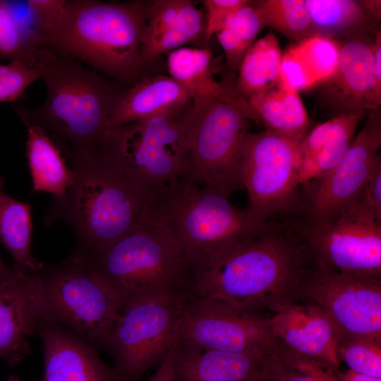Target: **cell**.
I'll use <instances>...</instances> for the list:
<instances>
[{"label":"cell","instance_id":"1","mask_svg":"<svg viewBox=\"0 0 381 381\" xmlns=\"http://www.w3.org/2000/svg\"><path fill=\"white\" fill-rule=\"evenodd\" d=\"M317 268L293 225L276 222L194 272L195 298L274 314L303 301Z\"/></svg>","mask_w":381,"mask_h":381},{"label":"cell","instance_id":"2","mask_svg":"<svg viewBox=\"0 0 381 381\" xmlns=\"http://www.w3.org/2000/svg\"><path fill=\"white\" fill-rule=\"evenodd\" d=\"M32 68L45 83L44 103L13 108L21 120L42 128L72 164L102 162L109 122L123 91L79 62L39 47Z\"/></svg>","mask_w":381,"mask_h":381},{"label":"cell","instance_id":"3","mask_svg":"<svg viewBox=\"0 0 381 381\" xmlns=\"http://www.w3.org/2000/svg\"><path fill=\"white\" fill-rule=\"evenodd\" d=\"M149 5L66 1L41 47L78 59L116 80L133 81L144 66L141 46Z\"/></svg>","mask_w":381,"mask_h":381},{"label":"cell","instance_id":"4","mask_svg":"<svg viewBox=\"0 0 381 381\" xmlns=\"http://www.w3.org/2000/svg\"><path fill=\"white\" fill-rule=\"evenodd\" d=\"M147 219L169 234L191 276L276 223L259 221L226 196L180 177L150 200Z\"/></svg>","mask_w":381,"mask_h":381},{"label":"cell","instance_id":"5","mask_svg":"<svg viewBox=\"0 0 381 381\" xmlns=\"http://www.w3.org/2000/svg\"><path fill=\"white\" fill-rule=\"evenodd\" d=\"M72 169V186L54 198L44 219L47 224L61 220L72 228L75 252H99L146 220L150 198L115 167L98 162Z\"/></svg>","mask_w":381,"mask_h":381},{"label":"cell","instance_id":"6","mask_svg":"<svg viewBox=\"0 0 381 381\" xmlns=\"http://www.w3.org/2000/svg\"><path fill=\"white\" fill-rule=\"evenodd\" d=\"M192 102L182 125L180 178L229 198L242 186L241 148L250 119L219 101Z\"/></svg>","mask_w":381,"mask_h":381},{"label":"cell","instance_id":"7","mask_svg":"<svg viewBox=\"0 0 381 381\" xmlns=\"http://www.w3.org/2000/svg\"><path fill=\"white\" fill-rule=\"evenodd\" d=\"M84 258L123 301L190 289L191 275L178 246L162 227L146 220L103 250Z\"/></svg>","mask_w":381,"mask_h":381},{"label":"cell","instance_id":"8","mask_svg":"<svg viewBox=\"0 0 381 381\" xmlns=\"http://www.w3.org/2000/svg\"><path fill=\"white\" fill-rule=\"evenodd\" d=\"M193 297L185 289L123 301L103 344L119 381H140L161 363L177 341L179 322Z\"/></svg>","mask_w":381,"mask_h":381},{"label":"cell","instance_id":"9","mask_svg":"<svg viewBox=\"0 0 381 381\" xmlns=\"http://www.w3.org/2000/svg\"><path fill=\"white\" fill-rule=\"evenodd\" d=\"M45 322L61 325L94 348L103 346L123 303L119 294L81 256L73 254L38 272Z\"/></svg>","mask_w":381,"mask_h":381},{"label":"cell","instance_id":"10","mask_svg":"<svg viewBox=\"0 0 381 381\" xmlns=\"http://www.w3.org/2000/svg\"><path fill=\"white\" fill-rule=\"evenodd\" d=\"M192 104L111 127L103 162L151 199L181 174L182 125Z\"/></svg>","mask_w":381,"mask_h":381},{"label":"cell","instance_id":"11","mask_svg":"<svg viewBox=\"0 0 381 381\" xmlns=\"http://www.w3.org/2000/svg\"><path fill=\"white\" fill-rule=\"evenodd\" d=\"M306 133L267 129L246 134L241 148V183L248 193L246 208L258 220L270 221L294 206L299 186L298 150Z\"/></svg>","mask_w":381,"mask_h":381},{"label":"cell","instance_id":"12","mask_svg":"<svg viewBox=\"0 0 381 381\" xmlns=\"http://www.w3.org/2000/svg\"><path fill=\"white\" fill-rule=\"evenodd\" d=\"M380 145V107L370 111L362 129L339 162L325 174L303 185L305 223L331 222L351 210L374 170L381 164Z\"/></svg>","mask_w":381,"mask_h":381},{"label":"cell","instance_id":"13","mask_svg":"<svg viewBox=\"0 0 381 381\" xmlns=\"http://www.w3.org/2000/svg\"><path fill=\"white\" fill-rule=\"evenodd\" d=\"M271 315L193 296L179 322L177 341L223 351L274 355L282 343L271 329Z\"/></svg>","mask_w":381,"mask_h":381},{"label":"cell","instance_id":"14","mask_svg":"<svg viewBox=\"0 0 381 381\" xmlns=\"http://www.w3.org/2000/svg\"><path fill=\"white\" fill-rule=\"evenodd\" d=\"M303 300L320 306L341 337L381 339V280L316 269Z\"/></svg>","mask_w":381,"mask_h":381},{"label":"cell","instance_id":"15","mask_svg":"<svg viewBox=\"0 0 381 381\" xmlns=\"http://www.w3.org/2000/svg\"><path fill=\"white\" fill-rule=\"evenodd\" d=\"M293 226L318 270L380 279L381 224L345 214L328 223Z\"/></svg>","mask_w":381,"mask_h":381},{"label":"cell","instance_id":"16","mask_svg":"<svg viewBox=\"0 0 381 381\" xmlns=\"http://www.w3.org/2000/svg\"><path fill=\"white\" fill-rule=\"evenodd\" d=\"M44 322V291L38 272L10 267L0 275V360L18 363L29 350V339Z\"/></svg>","mask_w":381,"mask_h":381},{"label":"cell","instance_id":"17","mask_svg":"<svg viewBox=\"0 0 381 381\" xmlns=\"http://www.w3.org/2000/svg\"><path fill=\"white\" fill-rule=\"evenodd\" d=\"M374 30L344 37L334 73L324 80L325 102L337 115L380 107L381 85L373 64Z\"/></svg>","mask_w":381,"mask_h":381},{"label":"cell","instance_id":"18","mask_svg":"<svg viewBox=\"0 0 381 381\" xmlns=\"http://www.w3.org/2000/svg\"><path fill=\"white\" fill-rule=\"evenodd\" d=\"M274 355L223 351L177 341L175 378L176 381H273Z\"/></svg>","mask_w":381,"mask_h":381},{"label":"cell","instance_id":"19","mask_svg":"<svg viewBox=\"0 0 381 381\" xmlns=\"http://www.w3.org/2000/svg\"><path fill=\"white\" fill-rule=\"evenodd\" d=\"M42 343L44 374L39 381H119L95 348L60 325L44 322L37 329Z\"/></svg>","mask_w":381,"mask_h":381},{"label":"cell","instance_id":"20","mask_svg":"<svg viewBox=\"0 0 381 381\" xmlns=\"http://www.w3.org/2000/svg\"><path fill=\"white\" fill-rule=\"evenodd\" d=\"M272 332L280 342L300 354L324 361L339 369V334L318 305L306 300L286 307L270 317Z\"/></svg>","mask_w":381,"mask_h":381},{"label":"cell","instance_id":"21","mask_svg":"<svg viewBox=\"0 0 381 381\" xmlns=\"http://www.w3.org/2000/svg\"><path fill=\"white\" fill-rule=\"evenodd\" d=\"M367 111L339 114L308 132L298 150L299 186L321 176L341 158Z\"/></svg>","mask_w":381,"mask_h":381},{"label":"cell","instance_id":"22","mask_svg":"<svg viewBox=\"0 0 381 381\" xmlns=\"http://www.w3.org/2000/svg\"><path fill=\"white\" fill-rule=\"evenodd\" d=\"M212 52L207 48L181 47L168 54L169 76L181 83L191 99H212L234 106L250 120H260L248 102L238 94L231 93L212 76L210 64Z\"/></svg>","mask_w":381,"mask_h":381},{"label":"cell","instance_id":"23","mask_svg":"<svg viewBox=\"0 0 381 381\" xmlns=\"http://www.w3.org/2000/svg\"><path fill=\"white\" fill-rule=\"evenodd\" d=\"M191 102L188 90L171 76L157 75L145 78L123 91L109 126L111 128L135 123Z\"/></svg>","mask_w":381,"mask_h":381},{"label":"cell","instance_id":"24","mask_svg":"<svg viewBox=\"0 0 381 381\" xmlns=\"http://www.w3.org/2000/svg\"><path fill=\"white\" fill-rule=\"evenodd\" d=\"M27 128L26 155L35 191L64 196L74 181V171L61 151L40 126L22 120Z\"/></svg>","mask_w":381,"mask_h":381},{"label":"cell","instance_id":"25","mask_svg":"<svg viewBox=\"0 0 381 381\" xmlns=\"http://www.w3.org/2000/svg\"><path fill=\"white\" fill-rule=\"evenodd\" d=\"M248 102L268 130L286 134L308 132L310 120L298 91L282 81Z\"/></svg>","mask_w":381,"mask_h":381},{"label":"cell","instance_id":"26","mask_svg":"<svg viewBox=\"0 0 381 381\" xmlns=\"http://www.w3.org/2000/svg\"><path fill=\"white\" fill-rule=\"evenodd\" d=\"M282 53L277 37L268 33L255 41L238 68V95L247 102L280 81Z\"/></svg>","mask_w":381,"mask_h":381},{"label":"cell","instance_id":"27","mask_svg":"<svg viewBox=\"0 0 381 381\" xmlns=\"http://www.w3.org/2000/svg\"><path fill=\"white\" fill-rule=\"evenodd\" d=\"M31 234L30 205L13 198L0 188V241L12 256L14 267L36 273L44 265L32 255Z\"/></svg>","mask_w":381,"mask_h":381},{"label":"cell","instance_id":"28","mask_svg":"<svg viewBox=\"0 0 381 381\" xmlns=\"http://www.w3.org/2000/svg\"><path fill=\"white\" fill-rule=\"evenodd\" d=\"M315 35L334 39L373 30L372 19L359 1L306 0Z\"/></svg>","mask_w":381,"mask_h":381},{"label":"cell","instance_id":"29","mask_svg":"<svg viewBox=\"0 0 381 381\" xmlns=\"http://www.w3.org/2000/svg\"><path fill=\"white\" fill-rule=\"evenodd\" d=\"M252 2L264 26H269L298 42L315 35L306 0H262Z\"/></svg>","mask_w":381,"mask_h":381},{"label":"cell","instance_id":"30","mask_svg":"<svg viewBox=\"0 0 381 381\" xmlns=\"http://www.w3.org/2000/svg\"><path fill=\"white\" fill-rule=\"evenodd\" d=\"M264 27L259 13L253 2L248 1L216 34L233 70H238L244 56Z\"/></svg>","mask_w":381,"mask_h":381},{"label":"cell","instance_id":"31","mask_svg":"<svg viewBox=\"0 0 381 381\" xmlns=\"http://www.w3.org/2000/svg\"><path fill=\"white\" fill-rule=\"evenodd\" d=\"M205 20L201 11L190 1L182 0L177 16L157 43L143 59L144 66L159 56L203 38Z\"/></svg>","mask_w":381,"mask_h":381},{"label":"cell","instance_id":"32","mask_svg":"<svg viewBox=\"0 0 381 381\" xmlns=\"http://www.w3.org/2000/svg\"><path fill=\"white\" fill-rule=\"evenodd\" d=\"M338 370L324 361L296 353L282 344L274 356V381H339Z\"/></svg>","mask_w":381,"mask_h":381},{"label":"cell","instance_id":"33","mask_svg":"<svg viewBox=\"0 0 381 381\" xmlns=\"http://www.w3.org/2000/svg\"><path fill=\"white\" fill-rule=\"evenodd\" d=\"M307 69L315 83L329 78L335 71L339 59V42L315 35L299 41L290 48Z\"/></svg>","mask_w":381,"mask_h":381},{"label":"cell","instance_id":"34","mask_svg":"<svg viewBox=\"0 0 381 381\" xmlns=\"http://www.w3.org/2000/svg\"><path fill=\"white\" fill-rule=\"evenodd\" d=\"M337 355L349 370L381 379V339L360 337H341Z\"/></svg>","mask_w":381,"mask_h":381},{"label":"cell","instance_id":"35","mask_svg":"<svg viewBox=\"0 0 381 381\" xmlns=\"http://www.w3.org/2000/svg\"><path fill=\"white\" fill-rule=\"evenodd\" d=\"M38 48L18 25L5 1L0 0V59L20 61L32 68Z\"/></svg>","mask_w":381,"mask_h":381},{"label":"cell","instance_id":"36","mask_svg":"<svg viewBox=\"0 0 381 381\" xmlns=\"http://www.w3.org/2000/svg\"><path fill=\"white\" fill-rule=\"evenodd\" d=\"M182 0H155L150 2L144 28L141 57L143 59L176 19Z\"/></svg>","mask_w":381,"mask_h":381},{"label":"cell","instance_id":"37","mask_svg":"<svg viewBox=\"0 0 381 381\" xmlns=\"http://www.w3.org/2000/svg\"><path fill=\"white\" fill-rule=\"evenodd\" d=\"M39 79V73L22 62L0 64V102H16L32 83Z\"/></svg>","mask_w":381,"mask_h":381},{"label":"cell","instance_id":"38","mask_svg":"<svg viewBox=\"0 0 381 381\" xmlns=\"http://www.w3.org/2000/svg\"><path fill=\"white\" fill-rule=\"evenodd\" d=\"M346 214L362 222L381 224V164L374 170L356 203Z\"/></svg>","mask_w":381,"mask_h":381},{"label":"cell","instance_id":"39","mask_svg":"<svg viewBox=\"0 0 381 381\" xmlns=\"http://www.w3.org/2000/svg\"><path fill=\"white\" fill-rule=\"evenodd\" d=\"M247 0H205L207 10L204 43L207 45L211 37L218 33L236 12L246 5Z\"/></svg>","mask_w":381,"mask_h":381},{"label":"cell","instance_id":"40","mask_svg":"<svg viewBox=\"0 0 381 381\" xmlns=\"http://www.w3.org/2000/svg\"><path fill=\"white\" fill-rule=\"evenodd\" d=\"M280 80L298 91L315 84L304 65L291 49L282 56Z\"/></svg>","mask_w":381,"mask_h":381},{"label":"cell","instance_id":"41","mask_svg":"<svg viewBox=\"0 0 381 381\" xmlns=\"http://www.w3.org/2000/svg\"><path fill=\"white\" fill-rule=\"evenodd\" d=\"M174 346L175 345L161 362L157 370L152 375L148 381H176L174 370Z\"/></svg>","mask_w":381,"mask_h":381},{"label":"cell","instance_id":"42","mask_svg":"<svg viewBox=\"0 0 381 381\" xmlns=\"http://www.w3.org/2000/svg\"><path fill=\"white\" fill-rule=\"evenodd\" d=\"M373 64L375 76L378 84L381 85V33L374 30Z\"/></svg>","mask_w":381,"mask_h":381},{"label":"cell","instance_id":"43","mask_svg":"<svg viewBox=\"0 0 381 381\" xmlns=\"http://www.w3.org/2000/svg\"><path fill=\"white\" fill-rule=\"evenodd\" d=\"M365 11L372 19L375 18L377 20L380 19L381 16V1L375 0L360 1H359Z\"/></svg>","mask_w":381,"mask_h":381},{"label":"cell","instance_id":"44","mask_svg":"<svg viewBox=\"0 0 381 381\" xmlns=\"http://www.w3.org/2000/svg\"><path fill=\"white\" fill-rule=\"evenodd\" d=\"M339 381H381V379L365 375L349 370L346 373L337 371Z\"/></svg>","mask_w":381,"mask_h":381},{"label":"cell","instance_id":"45","mask_svg":"<svg viewBox=\"0 0 381 381\" xmlns=\"http://www.w3.org/2000/svg\"><path fill=\"white\" fill-rule=\"evenodd\" d=\"M4 179H0V188H3ZM10 267L5 265L0 258V275L4 274Z\"/></svg>","mask_w":381,"mask_h":381},{"label":"cell","instance_id":"46","mask_svg":"<svg viewBox=\"0 0 381 381\" xmlns=\"http://www.w3.org/2000/svg\"><path fill=\"white\" fill-rule=\"evenodd\" d=\"M6 381H20V380L16 376H11L10 377H8V379Z\"/></svg>","mask_w":381,"mask_h":381}]
</instances>
